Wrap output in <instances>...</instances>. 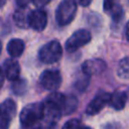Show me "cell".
Masks as SVG:
<instances>
[{"label": "cell", "mask_w": 129, "mask_h": 129, "mask_svg": "<svg viewBox=\"0 0 129 129\" xmlns=\"http://www.w3.org/2000/svg\"><path fill=\"white\" fill-rule=\"evenodd\" d=\"M67 96L61 93L53 92L51 93L43 102V122L46 125H56L57 121L61 117L63 112V106L66 103Z\"/></svg>", "instance_id": "6da1fadb"}, {"label": "cell", "mask_w": 129, "mask_h": 129, "mask_svg": "<svg viewBox=\"0 0 129 129\" xmlns=\"http://www.w3.org/2000/svg\"><path fill=\"white\" fill-rule=\"evenodd\" d=\"M62 55V47L57 40H51L42 45L38 51L39 59L44 63H53Z\"/></svg>", "instance_id": "277c9868"}, {"label": "cell", "mask_w": 129, "mask_h": 129, "mask_svg": "<svg viewBox=\"0 0 129 129\" xmlns=\"http://www.w3.org/2000/svg\"><path fill=\"white\" fill-rule=\"evenodd\" d=\"M78 107V100L75 96H68L66 99V103L63 106L64 114H71L74 112Z\"/></svg>", "instance_id": "2e32d148"}, {"label": "cell", "mask_w": 129, "mask_h": 129, "mask_svg": "<svg viewBox=\"0 0 129 129\" xmlns=\"http://www.w3.org/2000/svg\"><path fill=\"white\" fill-rule=\"evenodd\" d=\"M47 24V14L42 9H35L29 15V27L36 31H42Z\"/></svg>", "instance_id": "9c48e42d"}, {"label": "cell", "mask_w": 129, "mask_h": 129, "mask_svg": "<svg viewBox=\"0 0 129 129\" xmlns=\"http://www.w3.org/2000/svg\"><path fill=\"white\" fill-rule=\"evenodd\" d=\"M30 1L32 2V0H16V3L18 4L19 7H26Z\"/></svg>", "instance_id": "7402d4cb"}, {"label": "cell", "mask_w": 129, "mask_h": 129, "mask_svg": "<svg viewBox=\"0 0 129 129\" xmlns=\"http://www.w3.org/2000/svg\"><path fill=\"white\" fill-rule=\"evenodd\" d=\"M20 123L24 129H39L43 121L42 103H33L25 106L19 116Z\"/></svg>", "instance_id": "7a4b0ae2"}, {"label": "cell", "mask_w": 129, "mask_h": 129, "mask_svg": "<svg viewBox=\"0 0 129 129\" xmlns=\"http://www.w3.org/2000/svg\"><path fill=\"white\" fill-rule=\"evenodd\" d=\"M61 129H82V124L79 119H71L64 123Z\"/></svg>", "instance_id": "d6986e66"}, {"label": "cell", "mask_w": 129, "mask_h": 129, "mask_svg": "<svg viewBox=\"0 0 129 129\" xmlns=\"http://www.w3.org/2000/svg\"><path fill=\"white\" fill-rule=\"evenodd\" d=\"M105 69H106V63L103 60L94 58V59L86 60L83 63L82 72L88 76H91V75H95V74H100Z\"/></svg>", "instance_id": "8fae6325"}, {"label": "cell", "mask_w": 129, "mask_h": 129, "mask_svg": "<svg viewBox=\"0 0 129 129\" xmlns=\"http://www.w3.org/2000/svg\"><path fill=\"white\" fill-rule=\"evenodd\" d=\"M117 75L120 79L129 80V58L128 57H125L119 61Z\"/></svg>", "instance_id": "9a60e30c"}, {"label": "cell", "mask_w": 129, "mask_h": 129, "mask_svg": "<svg viewBox=\"0 0 129 129\" xmlns=\"http://www.w3.org/2000/svg\"><path fill=\"white\" fill-rule=\"evenodd\" d=\"M116 0H104V4H103V7H104V10L107 11V12H111L115 9L116 7Z\"/></svg>", "instance_id": "ffe728a7"}, {"label": "cell", "mask_w": 129, "mask_h": 129, "mask_svg": "<svg viewBox=\"0 0 129 129\" xmlns=\"http://www.w3.org/2000/svg\"><path fill=\"white\" fill-rule=\"evenodd\" d=\"M25 80H19L17 79L16 81H13V84H12V89H13V92L15 94H22L24 91H25Z\"/></svg>", "instance_id": "e0dca14e"}, {"label": "cell", "mask_w": 129, "mask_h": 129, "mask_svg": "<svg viewBox=\"0 0 129 129\" xmlns=\"http://www.w3.org/2000/svg\"><path fill=\"white\" fill-rule=\"evenodd\" d=\"M79 4H81L82 6L86 7V6H89L91 3H92V0H78Z\"/></svg>", "instance_id": "603a6c76"}, {"label": "cell", "mask_w": 129, "mask_h": 129, "mask_svg": "<svg viewBox=\"0 0 129 129\" xmlns=\"http://www.w3.org/2000/svg\"><path fill=\"white\" fill-rule=\"evenodd\" d=\"M39 83L43 89L48 91H56L61 84V76L58 71L46 70L39 77Z\"/></svg>", "instance_id": "8992f818"}, {"label": "cell", "mask_w": 129, "mask_h": 129, "mask_svg": "<svg viewBox=\"0 0 129 129\" xmlns=\"http://www.w3.org/2000/svg\"><path fill=\"white\" fill-rule=\"evenodd\" d=\"M91 32L87 29H79L75 31L67 40L64 48L68 52H74L81 46L86 45L91 41Z\"/></svg>", "instance_id": "5b68a950"}, {"label": "cell", "mask_w": 129, "mask_h": 129, "mask_svg": "<svg viewBox=\"0 0 129 129\" xmlns=\"http://www.w3.org/2000/svg\"><path fill=\"white\" fill-rule=\"evenodd\" d=\"M2 73L8 80H10L12 82L19 79L20 66H19L18 61H16L15 59H6L3 62Z\"/></svg>", "instance_id": "30bf717a"}, {"label": "cell", "mask_w": 129, "mask_h": 129, "mask_svg": "<svg viewBox=\"0 0 129 129\" xmlns=\"http://www.w3.org/2000/svg\"><path fill=\"white\" fill-rule=\"evenodd\" d=\"M82 73H83V72H82ZM89 83H90V76H88V75H86V74L83 73L82 78L77 81L76 87H77V89H78L79 91H84V90L87 88V86L89 85Z\"/></svg>", "instance_id": "ac0fdd59"}, {"label": "cell", "mask_w": 129, "mask_h": 129, "mask_svg": "<svg viewBox=\"0 0 129 129\" xmlns=\"http://www.w3.org/2000/svg\"><path fill=\"white\" fill-rule=\"evenodd\" d=\"M82 129H92V128L91 127H83Z\"/></svg>", "instance_id": "484cf974"}, {"label": "cell", "mask_w": 129, "mask_h": 129, "mask_svg": "<svg viewBox=\"0 0 129 129\" xmlns=\"http://www.w3.org/2000/svg\"><path fill=\"white\" fill-rule=\"evenodd\" d=\"M111 94L107 92H100L96 97L88 104L86 112L89 115H96L98 114L108 103H110L111 100Z\"/></svg>", "instance_id": "ba28073f"}, {"label": "cell", "mask_w": 129, "mask_h": 129, "mask_svg": "<svg viewBox=\"0 0 129 129\" xmlns=\"http://www.w3.org/2000/svg\"><path fill=\"white\" fill-rule=\"evenodd\" d=\"M24 47L25 45L23 40L19 38H13L7 44V51L10 54V56H12L13 58H17L23 53Z\"/></svg>", "instance_id": "4fadbf2b"}, {"label": "cell", "mask_w": 129, "mask_h": 129, "mask_svg": "<svg viewBox=\"0 0 129 129\" xmlns=\"http://www.w3.org/2000/svg\"><path fill=\"white\" fill-rule=\"evenodd\" d=\"M127 102V94L122 91H117L112 94L110 104L116 110H122Z\"/></svg>", "instance_id": "5bb4252c"}, {"label": "cell", "mask_w": 129, "mask_h": 129, "mask_svg": "<svg viewBox=\"0 0 129 129\" xmlns=\"http://www.w3.org/2000/svg\"><path fill=\"white\" fill-rule=\"evenodd\" d=\"M125 35H126V38L127 40H129V21L126 25V29H125Z\"/></svg>", "instance_id": "cb8c5ba5"}, {"label": "cell", "mask_w": 129, "mask_h": 129, "mask_svg": "<svg viewBox=\"0 0 129 129\" xmlns=\"http://www.w3.org/2000/svg\"><path fill=\"white\" fill-rule=\"evenodd\" d=\"M44 129H56V128H55V125H46Z\"/></svg>", "instance_id": "d4e9b609"}, {"label": "cell", "mask_w": 129, "mask_h": 129, "mask_svg": "<svg viewBox=\"0 0 129 129\" xmlns=\"http://www.w3.org/2000/svg\"><path fill=\"white\" fill-rule=\"evenodd\" d=\"M77 13V3L75 0H62L55 11V19L58 25L70 24Z\"/></svg>", "instance_id": "3957f363"}, {"label": "cell", "mask_w": 129, "mask_h": 129, "mask_svg": "<svg viewBox=\"0 0 129 129\" xmlns=\"http://www.w3.org/2000/svg\"><path fill=\"white\" fill-rule=\"evenodd\" d=\"M51 0H32V3L34 4L35 7L37 8H41L43 6H45L46 4H48Z\"/></svg>", "instance_id": "44dd1931"}, {"label": "cell", "mask_w": 129, "mask_h": 129, "mask_svg": "<svg viewBox=\"0 0 129 129\" xmlns=\"http://www.w3.org/2000/svg\"><path fill=\"white\" fill-rule=\"evenodd\" d=\"M16 114V105L13 100L7 99L1 104V118L0 127L1 129H7L10 121L14 118Z\"/></svg>", "instance_id": "52a82bcc"}, {"label": "cell", "mask_w": 129, "mask_h": 129, "mask_svg": "<svg viewBox=\"0 0 129 129\" xmlns=\"http://www.w3.org/2000/svg\"><path fill=\"white\" fill-rule=\"evenodd\" d=\"M4 2H5V0H2V2H1V4H2V6L4 5Z\"/></svg>", "instance_id": "4316f807"}, {"label": "cell", "mask_w": 129, "mask_h": 129, "mask_svg": "<svg viewBox=\"0 0 129 129\" xmlns=\"http://www.w3.org/2000/svg\"><path fill=\"white\" fill-rule=\"evenodd\" d=\"M30 12L26 7H19L13 14V20L15 24L21 28L29 27V15Z\"/></svg>", "instance_id": "7c38bea8"}]
</instances>
